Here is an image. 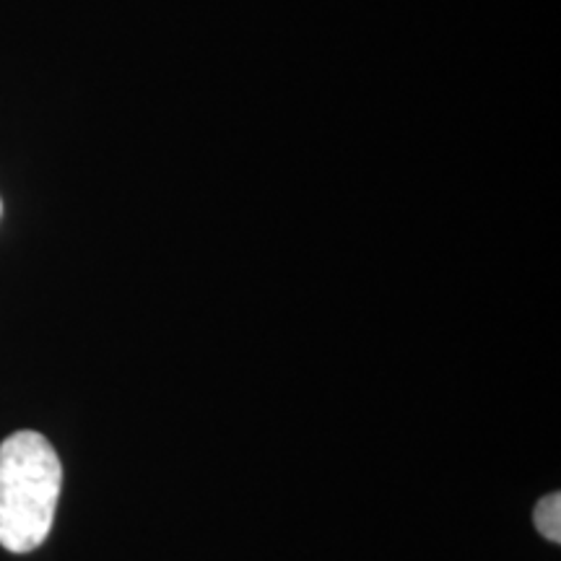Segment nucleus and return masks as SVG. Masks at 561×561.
<instances>
[{"label":"nucleus","mask_w":561,"mask_h":561,"mask_svg":"<svg viewBox=\"0 0 561 561\" xmlns=\"http://www.w3.org/2000/svg\"><path fill=\"white\" fill-rule=\"evenodd\" d=\"M62 466L39 432H13L0 442V546L11 553L39 549L50 536Z\"/></svg>","instance_id":"nucleus-1"},{"label":"nucleus","mask_w":561,"mask_h":561,"mask_svg":"<svg viewBox=\"0 0 561 561\" xmlns=\"http://www.w3.org/2000/svg\"><path fill=\"white\" fill-rule=\"evenodd\" d=\"M533 520H536V530L541 533L546 541L559 543L561 541V494H546L541 502L536 504L533 512Z\"/></svg>","instance_id":"nucleus-2"},{"label":"nucleus","mask_w":561,"mask_h":561,"mask_svg":"<svg viewBox=\"0 0 561 561\" xmlns=\"http://www.w3.org/2000/svg\"><path fill=\"white\" fill-rule=\"evenodd\" d=\"M0 210H3V206H0Z\"/></svg>","instance_id":"nucleus-3"}]
</instances>
